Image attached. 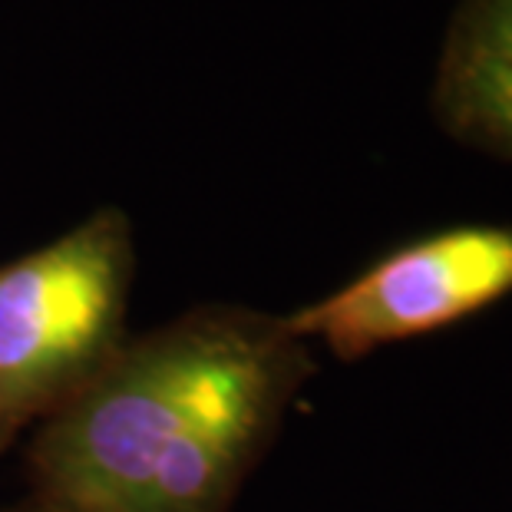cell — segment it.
<instances>
[{
	"instance_id": "obj_4",
	"label": "cell",
	"mask_w": 512,
	"mask_h": 512,
	"mask_svg": "<svg viewBox=\"0 0 512 512\" xmlns=\"http://www.w3.org/2000/svg\"><path fill=\"white\" fill-rule=\"evenodd\" d=\"M433 113L456 143L512 162V0H460L446 27Z\"/></svg>"
},
{
	"instance_id": "obj_1",
	"label": "cell",
	"mask_w": 512,
	"mask_h": 512,
	"mask_svg": "<svg viewBox=\"0 0 512 512\" xmlns=\"http://www.w3.org/2000/svg\"><path fill=\"white\" fill-rule=\"evenodd\" d=\"M285 321L205 311L116 351L50 413L40 512H222L308 374Z\"/></svg>"
},
{
	"instance_id": "obj_2",
	"label": "cell",
	"mask_w": 512,
	"mask_h": 512,
	"mask_svg": "<svg viewBox=\"0 0 512 512\" xmlns=\"http://www.w3.org/2000/svg\"><path fill=\"white\" fill-rule=\"evenodd\" d=\"M129 281L133 235L116 209L0 265V446L60 410L119 351Z\"/></svg>"
},
{
	"instance_id": "obj_3",
	"label": "cell",
	"mask_w": 512,
	"mask_h": 512,
	"mask_svg": "<svg viewBox=\"0 0 512 512\" xmlns=\"http://www.w3.org/2000/svg\"><path fill=\"white\" fill-rule=\"evenodd\" d=\"M512 294V225H456L394 248L328 298L285 321L354 361L384 344L430 334Z\"/></svg>"
}]
</instances>
